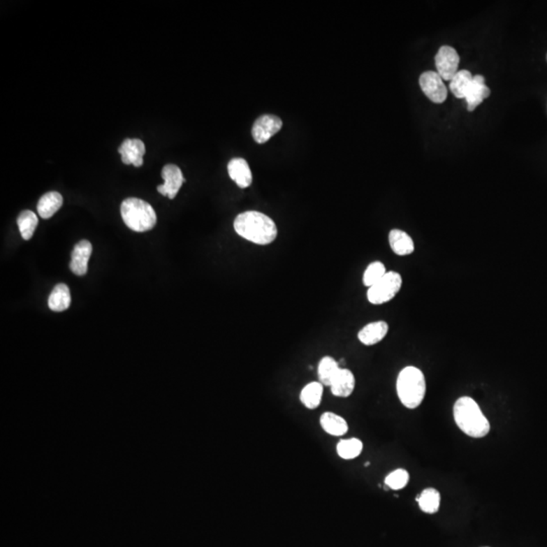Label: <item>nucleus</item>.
I'll return each mask as SVG.
<instances>
[{
	"mask_svg": "<svg viewBox=\"0 0 547 547\" xmlns=\"http://www.w3.org/2000/svg\"><path fill=\"white\" fill-rule=\"evenodd\" d=\"M490 91L486 85L485 78L483 75L474 76V80L465 96L468 112L474 111L483 100L490 96Z\"/></svg>",
	"mask_w": 547,
	"mask_h": 547,
	"instance_id": "f8f14e48",
	"label": "nucleus"
},
{
	"mask_svg": "<svg viewBox=\"0 0 547 547\" xmlns=\"http://www.w3.org/2000/svg\"><path fill=\"white\" fill-rule=\"evenodd\" d=\"M416 499H418V506L423 512L427 513V514H434V513L438 512L441 496L440 493L436 488H425L423 490L422 494L416 497Z\"/></svg>",
	"mask_w": 547,
	"mask_h": 547,
	"instance_id": "5701e85b",
	"label": "nucleus"
},
{
	"mask_svg": "<svg viewBox=\"0 0 547 547\" xmlns=\"http://www.w3.org/2000/svg\"><path fill=\"white\" fill-rule=\"evenodd\" d=\"M389 245L393 253L400 256H409L415 251V242L405 231L393 229L388 235Z\"/></svg>",
	"mask_w": 547,
	"mask_h": 547,
	"instance_id": "dca6fc26",
	"label": "nucleus"
},
{
	"mask_svg": "<svg viewBox=\"0 0 547 547\" xmlns=\"http://www.w3.org/2000/svg\"><path fill=\"white\" fill-rule=\"evenodd\" d=\"M474 75L468 71H458L450 80L449 89L457 99H465L468 89L472 85Z\"/></svg>",
	"mask_w": 547,
	"mask_h": 547,
	"instance_id": "412c9836",
	"label": "nucleus"
},
{
	"mask_svg": "<svg viewBox=\"0 0 547 547\" xmlns=\"http://www.w3.org/2000/svg\"><path fill=\"white\" fill-rule=\"evenodd\" d=\"M460 62L458 53L453 47L442 46L435 57L437 73L443 80H451L458 72Z\"/></svg>",
	"mask_w": 547,
	"mask_h": 547,
	"instance_id": "423d86ee",
	"label": "nucleus"
},
{
	"mask_svg": "<svg viewBox=\"0 0 547 547\" xmlns=\"http://www.w3.org/2000/svg\"><path fill=\"white\" fill-rule=\"evenodd\" d=\"M227 170H228L231 179L233 180L240 188H249L253 182V175H251V168L245 159H231L227 166Z\"/></svg>",
	"mask_w": 547,
	"mask_h": 547,
	"instance_id": "4468645a",
	"label": "nucleus"
},
{
	"mask_svg": "<svg viewBox=\"0 0 547 547\" xmlns=\"http://www.w3.org/2000/svg\"><path fill=\"white\" fill-rule=\"evenodd\" d=\"M323 385L321 382H312L303 387L300 393L301 402L307 409H316L323 400Z\"/></svg>",
	"mask_w": 547,
	"mask_h": 547,
	"instance_id": "aec40b11",
	"label": "nucleus"
},
{
	"mask_svg": "<svg viewBox=\"0 0 547 547\" xmlns=\"http://www.w3.org/2000/svg\"><path fill=\"white\" fill-rule=\"evenodd\" d=\"M161 177L164 182L157 187V191L162 196H168L170 199H173L179 193L180 189L182 188L184 182L181 168L175 164H166L162 168Z\"/></svg>",
	"mask_w": 547,
	"mask_h": 547,
	"instance_id": "1a4fd4ad",
	"label": "nucleus"
},
{
	"mask_svg": "<svg viewBox=\"0 0 547 547\" xmlns=\"http://www.w3.org/2000/svg\"><path fill=\"white\" fill-rule=\"evenodd\" d=\"M355 376L349 369L341 368L330 384L333 395L337 398H349L354 391Z\"/></svg>",
	"mask_w": 547,
	"mask_h": 547,
	"instance_id": "2eb2a0df",
	"label": "nucleus"
},
{
	"mask_svg": "<svg viewBox=\"0 0 547 547\" xmlns=\"http://www.w3.org/2000/svg\"><path fill=\"white\" fill-rule=\"evenodd\" d=\"M420 85L425 96L435 103H444L447 99V87L442 78L435 71H425L420 76Z\"/></svg>",
	"mask_w": 547,
	"mask_h": 547,
	"instance_id": "0eeeda50",
	"label": "nucleus"
},
{
	"mask_svg": "<svg viewBox=\"0 0 547 547\" xmlns=\"http://www.w3.org/2000/svg\"><path fill=\"white\" fill-rule=\"evenodd\" d=\"M454 418L459 429L472 438H483L490 433V425L474 398H458L453 409Z\"/></svg>",
	"mask_w": 547,
	"mask_h": 547,
	"instance_id": "f03ea898",
	"label": "nucleus"
},
{
	"mask_svg": "<svg viewBox=\"0 0 547 547\" xmlns=\"http://www.w3.org/2000/svg\"><path fill=\"white\" fill-rule=\"evenodd\" d=\"M71 296L68 286L65 284L56 285L49 296V308L56 312H64L71 306Z\"/></svg>",
	"mask_w": 547,
	"mask_h": 547,
	"instance_id": "f3484780",
	"label": "nucleus"
},
{
	"mask_svg": "<svg viewBox=\"0 0 547 547\" xmlns=\"http://www.w3.org/2000/svg\"><path fill=\"white\" fill-rule=\"evenodd\" d=\"M409 481V472L402 468L396 469L395 472L389 474L385 479V485L388 486L391 490H398L404 488L407 485Z\"/></svg>",
	"mask_w": 547,
	"mask_h": 547,
	"instance_id": "bb28decb",
	"label": "nucleus"
},
{
	"mask_svg": "<svg viewBox=\"0 0 547 547\" xmlns=\"http://www.w3.org/2000/svg\"><path fill=\"white\" fill-rule=\"evenodd\" d=\"M63 197L58 192H49L41 197L38 203V213L44 219H49L61 208Z\"/></svg>",
	"mask_w": 547,
	"mask_h": 547,
	"instance_id": "6ab92c4d",
	"label": "nucleus"
},
{
	"mask_svg": "<svg viewBox=\"0 0 547 547\" xmlns=\"http://www.w3.org/2000/svg\"><path fill=\"white\" fill-rule=\"evenodd\" d=\"M38 220L37 215L33 211H22L17 217V226H19L20 233L24 240H30L33 238L34 233L37 228Z\"/></svg>",
	"mask_w": 547,
	"mask_h": 547,
	"instance_id": "b1692460",
	"label": "nucleus"
},
{
	"mask_svg": "<svg viewBox=\"0 0 547 547\" xmlns=\"http://www.w3.org/2000/svg\"><path fill=\"white\" fill-rule=\"evenodd\" d=\"M119 153L122 156V161L125 164H133L139 168L143 164V156L145 154V145L140 139H126L120 147Z\"/></svg>",
	"mask_w": 547,
	"mask_h": 547,
	"instance_id": "9d476101",
	"label": "nucleus"
},
{
	"mask_svg": "<svg viewBox=\"0 0 547 547\" xmlns=\"http://www.w3.org/2000/svg\"><path fill=\"white\" fill-rule=\"evenodd\" d=\"M321 425L324 431L330 435L339 437L348 433L349 425L341 416L326 411L321 416Z\"/></svg>",
	"mask_w": 547,
	"mask_h": 547,
	"instance_id": "a211bd4d",
	"label": "nucleus"
},
{
	"mask_svg": "<svg viewBox=\"0 0 547 547\" xmlns=\"http://www.w3.org/2000/svg\"><path fill=\"white\" fill-rule=\"evenodd\" d=\"M123 221L133 231L145 233L156 224V213L152 205L137 198H128L121 205Z\"/></svg>",
	"mask_w": 547,
	"mask_h": 547,
	"instance_id": "20e7f679",
	"label": "nucleus"
},
{
	"mask_svg": "<svg viewBox=\"0 0 547 547\" xmlns=\"http://www.w3.org/2000/svg\"><path fill=\"white\" fill-rule=\"evenodd\" d=\"M425 379L422 370L407 366L400 371L396 381V391L400 402L407 409L420 407L425 395Z\"/></svg>",
	"mask_w": 547,
	"mask_h": 547,
	"instance_id": "7ed1b4c3",
	"label": "nucleus"
},
{
	"mask_svg": "<svg viewBox=\"0 0 547 547\" xmlns=\"http://www.w3.org/2000/svg\"><path fill=\"white\" fill-rule=\"evenodd\" d=\"M402 286V277L395 271L387 272L381 280L369 288L367 298L369 302L374 305H381L393 300L400 291Z\"/></svg>",
	"mask_w": 547,
	"mask_h": 547,
	"instance_id": "39448f33",
	"label": "nucleus"
},
{
	"mask_svg": "<svg viewBox=\"0 0 547 547\" xmlns=\"http://www.w3.org/2000/svg\"><path fill=\"white\" fill-rule=\"evenodd\" d=\"M233 226L238 235L256 245H270L278 235L273 219L258 211L240 214L234 220Z\"/></svg>",
	"mask_w": 547,
	"mask_h": 547,
	"instance_id": "f257e3e1",
	"label": "nucleus"
},
{
	"mask_svg": "<svg viewBox=\"0 0 547 547\" xmlns=\"http://www.w3.org/2000/svg\"><path fill=\"white\" fill-rule=\"evenodd\" d=\"M339 363L330 356H326L319 361V379L324 386H330L340 370Z\"/></svg>",
	"mask_w": 547,
	"mask_h": 547,
	"instance_id": "4be33fe9",
	"label": "nucleus"
},
{
	"mask_svg": "<svg viewBox=\"0 0 547 547\" xmlns=\"http://www.w3.org/2000/svg\"><path fill=\"white\" fill-rule=\"evenodd\" d=\"M282 120L274 115H263L256 119L251 130V134L256 143H265L282 128Z\"/></svg>",
	"mask_w": 547,
	"mask_h": 547,
	"instance_id": "6e6552de",
	"label": "nucleus"
},
{
	"mask_svg": "<svg viewBox=\"0 0 547 547\" xmlns=\"http://www.w3.org/2000/svg\"><path fill=\"white\" fill-rule=\"evenodd\" d=\"M389 326L384 321L366 324L359 333L358 339L365 346H373L380 343L388 334Z\"/></svg>",
	"mask_w": 547,
	"mask_h": 547,
	"instance_id": "ddd939ff",
	"label": "nucleus"
},
{
	"mask_svg": "<svg viewBox=\"0 0 547 547\" xmlns=\"http://www.w3.org/2000/svg\"><path fill=\"white\" fill-rule=\"evenodd\" d=\"M386 273L385 265L381 262L377 261V262L369 263L364 272L363 284L366 287H372L378 281L381 280Z\"/></svg>",
	"mask_w": 547,
	"mask_h": 547,
	"instance_id": "a878e982",
	"label": "nucleus"
},
{
	"mask_svg": "<svg viewBox=\"0 0 547 547\" xmlns=\"http://www.w3.org/2000/svg\"><path fill=\"white\" fill-rule=\"evenodd\" d=\"M363 450V443L357 438L341 440L337 445V451L339 456L344 460H351L361 454Z\"/></svg>",
	"mask_w": 547,
	"mask_h": 547,
	"instance_id": "393cba45",
	"label": "nucleus"
},
{
	"mask_svg": "<svg viewBox=\"0 0 547 547\" xmlns=\"http://www.w3.org/2000/svg\"><path fill=\"white\" fill-rule=\"evenodd\" d=\"M92 253V245L89 240H81L74 247L71 254V269L78 276L87 273L89 261Z\"/></svg>",
	"mask_w": 547,
	"mask_h": 547,
	"instance_id": "9b49d317",
	"label": "nucleus"
}]
</instances>
